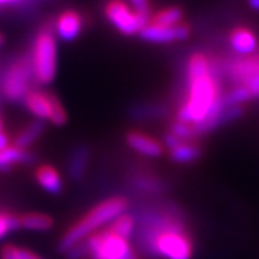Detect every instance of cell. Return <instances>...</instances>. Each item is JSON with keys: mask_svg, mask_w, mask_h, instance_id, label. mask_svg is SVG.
Instances as JSON below:
<instances>
[{"mask_svg": "<svg viewBox=\"0 0 259 259\" xmlns=\"http://www.w3.org/2000/svg\"><path fill=\"white\" fill-rule=\"evenodd\" d=\"M68 259H137L128 239L114 233L110 228L94 232L85 241L66 252Z\"/></svg>", "mask_w": 259, "mask_h": 259, "instance_id": "4", "label": "cell"}, {"mask_svg": "<svg viewBox=\"0 0 259 259\" xmlns=\"http://www.w3.org/2000/svg\"><path fill=\"white\" fill-rule=\"evenodd\" d=\"M222 72L233 87H246L253 98H259V52L223 61Z\"/></svg>", "mask_w": 259, "mask_h": 259, "instance_id": "6", "label": "cell"}, {"mask_svg": "<svg viewBox=\"0 0 259 259\" xmlns=\"http://www.w3.org/2000/svg\"><path fill=\"white\" fill-rule=\"evenodd\" d=\"M44 131H45V122H44V121H32L28 127H25L22 131H19V134L16 136V139H15L13 146L26 150L29 146H32V144L42 136Z\"/></svg>", "mask_w": 259, "mask_h": 259, "instance_id": "19", "label": "cell"}, {"mask_svg": "<svg viewBox=\"0 0 259 259\" xmlns=\"http://www.w3.org/2000/svg\"><path fill=\"white\" fill-rule=\"evenodd\" d=\"M35 179L39 185L42 186V189H45L47 192L52 194H58L62 192V179L59 171L55 167L49 166V164H42L36 168L35 171Z\"/></svg>", "mask_w": 259, "mask_h": 259, "instance_id": "16", "label": "cell"}, {"mask_svg": "<svg viewBox=\"0 0 259 259\" xmlns=\"http://www.w3.org/2000/svg\"><path fill=\"white\" fill-rule=\"evenodd\" d=\"M8 146H9V139H8V136H6L3 131H0V150L6 148Z\"/></svg>", "mask_w": 259, "mask_h": 259, "instance_id": "27", "label": "cell"}, {"mask_svg": "<svg viewBox=\"0 0 259 259\" xmlns=\"http://www.w3.org/2000/svg\"><path fill=\"white\" fill-rule=\"evenodd\" d=\"M185 19V10L180 6H167L164 9L158 10L151 16L150 23L153 25H160V26H176L182 23Z\"/></svg>", "mask_w": 259, "mask_h": 259, "instance_id": "18", "label": "cell"}, {"mask_svg": "<svg viewBox=\"0 0 259 259\" xmlns=\"http://www.w3.org/2000/svg\"><path fill=\"white\" fill-rule=\"evenodd\" d=\"M19 2H22V0H0V6H3V5H12V3H19Z\"/></svg>", "mask_w": 259, "mask_h": 259, "instance_id": "29", "label": "cell"}, {"mask_svg": "<svg viewBox=\"0 0 259 259\" xmlns=\"http://www.w3.org/2000/svg\"><path fill=\"white\" fill-rule=\"evenodd\" d=\"M36 160V156L29 150L16 146H8L0 150V171H9L16 164H29Z\"/></svg>", "mask_w": 259, "mask_h": 259, "instance_id": "14", "label": "cell"}, {"mask_svg": "<svg viewBox=\"0 0 259 259\" xmlns=\"http://www.w3.org/2000/svg\"><path fill=\"white\" fill-rule=\"evenodd\" d=\"M3 42H5V37H3V35L0 33V47L3 45Z\"/></svg>", "mask_w": 259, "mask_h": 259, "instance_id": "30", "label": "cell"}, {"mask_svg": "<svg viewBox=\"0 0 259 259\" xmlns=\"http://www.w3.org/2000/svg\"><path fill=\"white\" fill-rule=\"evenodd\" d=\"M133 186L144 193L150 194H157L161 192V183L158 182L157 179L148 176H137L133 179Z\"/></svg>", "mask_w": 259, "mask_h": 259, "instance_id": "23", "label": "cell"}, {"mask_svg": "<svg viewBox=\"0 0 259 259\" xmlns=\"http://www.w3.org/2000/svg\"><path fill=\"white\" fill-rule=\"evenodd\" d=\"M52 95L51 93H40V91H29L25 97V105L33 115L39 120H49L52 112Z\"/></svg>", "mask_w": 259, "mask_h": 259, "instance_id": "15", "label": "cell"}, {"mask_svg": "<svg viewBox=\"0 0 259 259\" xmlns=\"http://www.w3.org/2000/svg\"><path fill=\"white\" fill-rule=\"evenodd\" d=\"M229 44L235 54L239 56L255 55L259 52V39L256 33L245 26L232 29L229 33Z\"/></svg>", "mask_w": 259, "mask_h": 259, "instance_id": "11", "label": "cell"}, {"mask_svg": "<svg viewBox=\"0 0 259 259\" xmlns=\"http://www.w3.org/2000/svg\"><path fill=\"white\" fill-rule=\"evenodd\" d=\"M0 131H3V121H2V115H0Z\"/></svg>", "mask_w": 259, "mask_h": 259, "instance_id": "31", "label": "cell"}, {"mask_svg": "<svg viewBox=\"0 0 259 259\" xmlns=\"http://www.w3.org/2000/svg\"><path fill=\"white\" fill-rule=\"evenodd\" d=\"M107 228H110L114 233L128 239L130 236L134 233V229H136V219H134L133 214L122 213L117 219H114Z\"/></svg>", "mask_w": 259, "mask_h": 259, "instance_id": "21", "label": "cell"}, {"mask_svg": "<svg viewBox=\"0 0 259 259\" xmlns=\"http://www.w3.org/2000/svg\"><path fill=\"white\" fill-rule=\"evenodd\" d=\"M33 78L39 83H51L56 75V39L54 32L45 28L37 33L32 52Z\"/></svg>", "mask_w": 259, "mask_h": 259, "instance_id": "5", "label": "cell"}, {"mask_svg": "<svg viewBox=\"0 0 259 259\" xmlns=\"http://www.w3.org/2000/svg\"><path fill=\"white\" fill-rule=\"evenodd\" d=\"M246 3H248V6H249L253 12L259 13V0H246Z\"/></svg>", "mask_w": 259, "mask_h": 259, "instance_id": "28", "label": "cell"}, {"mask_svg": "<svg viewBox=\"0 0 259 259\" xmlns=\"http://www.w3.org/2000/svg\"><path fill=\"white\" fill-rule=\"evenodd\" d=\"M127 207H128V200L121 196L110 197L94 206L90 212L85 213L78 222H75L65 232L58 245L59 252L66 253L75 245L81 243L88 236H91L94 232H97V229H100L104 225H110L120 214L125 213Z\"/></svg>", "mask_w": 259, "mask_h": 259, "instance_id": "3", "label": "cell"}, {"mask_svg": "<svg viewBox=\"0 0 259 259\" xmlns=\"http://www.w3.org/2000/svg\"><path fill=\"white\" fill-rule=\"evenodd\" d=\"M253 97L249 93V90L246 87H233L228 93L222 94V102L226 107H232V105H243L245 102L250 101Z\"/></svg>", "mask_w": 259, "mask_h": 259, "instance_id": "22", "label": "cell"}, {"mask_svg": "<svg viewBox=\"0 0 259 259\" xmlns=\"http://www.w3.org/2000/svg\"><path fill=\"white\" fill-rule=\"evenodd\" d=\"M125 141L130 148H133L144 157H160L164 151V146L158 140L140 131H130L125 136Z\"/></svg>", "mask_w": 259, "mask_h": 259, "instance_id": "12", "label": "cell"}, {"mask_svg": "<svg viewBox=\"0 0 259 259\" xmlns=\"http://www.w3.org/2000/svg\"><path fill=\"white\" fill-rule=\"evenodd\" d=\"M66 120H68V117H66L64 107H62V104L59 101V98L54 94L52 95V112H51L49 121L52 124H55V125H64Z\"/></svg>", "mask_w": 259, "mask_h": 259, "instance_id": "26", "label": "cell"}, {"mask_svg": "<svg viewBox=\"0 0 259 259\" xmlns=\"http://www.w3.org/2000/svg\"><path fill=\"white\" fill-rule=\"evenodd\" d=\"M140 37L150 44H173L185 42L192 36V26L187 22H182L176 26H160L148 23L140 30Z\"/></svg>", "mask_w": 259, "mask_h": 259, "instance_id": "9", "label": "cell"}, {"mask_svg": "<svg viewBox=\"0 0 259 259\" xmlns=\"http://www.w3.org/2000/svg\"><path fill=\"white\" fill-rule=\"evenodd\" d=\"M54 226V219L45 213L20 214V228L28 231H48Z\"/></svg>", "mask_w": 259, "mask_h": 259, "instance_id": "20", "label": "cell"}, {"mask_svg": "<svg viewBox=\"0 0 259 259\" xmlns=\"http://www.w3.org/2000/svg\"><path fill=\"white\" fill-rule=\"evenodd\" d=\"M33 69L29 59H19L5 74L2 82V94L6 100L13 102L23 101L30 91Z\"/></svg>", "mask_w": 259, "mask_h": 259, "instance_id": "7", "label": "cell"}, {"mask_svg": "<svg viewBox=\"0 0 259 259\" xmlns=\"http://www.w3.org/2000/svg\"><path fill=\"white\" fill-rule=\"evenodd\" d=\"M130 6L133 10L139 15L140 20L143 22V25L146 26L151 20V6H150V0H128Z\"/></svg>", "mask_w": 259, "mask_h": 259, "instance_id": "25", "label": "cell"}, {"mask_svg": "<svg viewBox=\"0 0 259 259\" xmlns=\"http://www.w3.org/2000/svg\"><path fill=\"white\" fill-rule=\"evenodd\" d=\"M141 245L150 255L163 259H192L193 245L182 221L173 214L153 213L146 219Z\"/></svg>", "mask_w": 259, "mask_h": 259, "instance_id": "2", "label": "cell"}, {"mask_svg": "<svg viewBox=\"0 0 259 259\" xmlns=\"http://www.w3.org/2000/svg\"><path fill=\"white\" fill-rule=\"evenodd\" d=\"M105 15L112 26L125 36L137 35L144 28L139 15L124 0H110L105 5Z\"/></svg>", "mask_w": 259, "mask_h": 259, "instance_id": "8", "label": "cell"}, {"mask_svg": "<svg viewBox=\"0 0 259 259\" xmlns=\"http://www.w3.org/2000/svg\"><path fill=\"white\" fill-rule=\"evenodd\" d=\"M164 147L168 150V157L171 161L179 164H189L202 157L203 150L200 146L192 141H183L177 139L170 131L164 136Z\"/></svg>", "mask_w": 259, "mask_h": 259, "instance_id": "10", "label": "cell"}, {"mask_svg": "<svg viewBox=\"0 0 259 259\" xmlns=\"http://www.w3.org/2000/svg\"><path fill=\"white\" fill-rule=\"evenodd\" d=\"M83 28L82 16L75 10H66L56 20V33L65 42H71L81 35Z\"/></svg>", "mask_w": 259, "mask_h": 259, "instance_id": "13", "label": "cell"}, {"mask_svg": "<svg viewBox=\"0 0 259 259\" xmlns=\"http://www.w3.org/2000/svg\"><path fill=\"white\" fill-rule=\"evenodd\" d=\"M170 133L175 134L177 139L183 140V141H192L197 137L194 125L192 124H186L182 121H173L170 125Z\"/></svg>", "mask_w": 259, "mask_h": 259, "instance_id": "24", "label": "cell"}, {"mask_svg": "<svg viewBox=\"0 0 259 259\" xmlns=\"http://www.w3.org/2000/svg\"><path fill=\"white\" fill-rule=\"evenodd\" d=\"M90 157H91V151L87 146H79L76 150H74L68 164V173L72 180L78 182L82 179L90 163Z\"/></svg>", "mask_w": 259, "mask_h": 259, "instance_id": "17", "label": "cell"}, {"mask_svg": "<svg viewBox=\"0 0 259 259\" xmlns=\"http://www.w3.org/2000/svg\"><path fill=\"white\" fill-rule=\"evenodd\" d=\"M187 97L179 107L176 120L197 125L210 114L222 97V85L212 74L210 58L203 52H194L187 61Z\"/></svg>", "mask_w": 259, "mask_h": 259, "instance_id": "1", "label": "cell"}]
</instances>
